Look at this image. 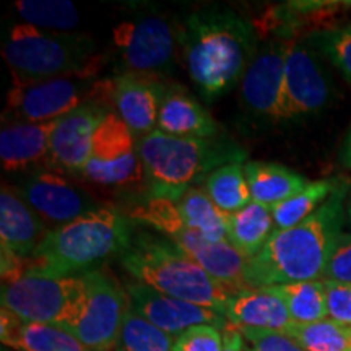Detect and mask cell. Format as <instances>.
Here are the masks:
<instances>
[{"instance_id": "obj_1", "label": "cell", "mask_w": 351, "mask_h": 351, "mask_svg": "<svg viewBox=\"0 0 351 351\" xmlns=\"http://www.w3.org/2000/svg\"><path fill=\"white\" fill-rule=\"evenodd\" d=\"M187 72L202 99L212 103L243 80L258 51V34L228 7H204L178 28Z\"/></svg>"}, {"instance_id": "obj_2", "label": "cell", "mask_w": 351, "mask_h": 351, "mask_svg": "<svg viewBox=\"0 0 351 351\" xmlns=\"http://www.w3.org/2000/svg\"><path fill=\"white\" fill-rule=\"evenodd\" d=\"M350 182L340 179L333 194L304 221L276 230L256 257L245 263V288L324 280L328 257L345 221Z\"/></svg>"}, {"instance_id": "obj_3", "label": "cell", "mask_w": 351, "mask_h": 351, "mask_svg": "<svg viewBox=\"0 0 351 351\" xmlns=\"http://www.w3.org/2000/svg\"><path fill=\"white\" fill-rule=\"evenodd\" d=\"M135 231L132 219L103 205L67 225L47 231L36 252L28 258V275L78 276L95 270L104 258L129 247Z\"/></svg>"}, {"instance_id": "obj_4", "label": "cell", "mask_w": 351, "mask_h": 351, "mask_svg": "<svg viewBox=\"0 0 351 351\" xmlns=\"http://www.w3.org/2000/svg\"><path fill=\"white\" fill-rule=\"evenodd\" d=\"M121 265L135 282L225 317L228 302L234 296L173 241L150 231L135 232L129 247L121 254Z\"/></svg>"}, {"instance_id": "obj_5", "label": "cell", "mask_w": 351, "mask_h": 351, "mask_svg": "<svg viewBox=\"0 0 351 351\" xmlns=\"http://www.w3.org/2000/svg\"><path fill=\"white\" fill-rule=\"evenodd\" d=\"M138 153L150 197L173 202L215 169L244 163L245 158L243 148L228 137H174L158 129L138 140Z\"/></svg>"}, {"instance_id": "obj_6", "label": "cell", "mask_w": 351, "mask_h": 351, "mask_svg": "<svg viewBox=\"0 0 351 351\" xmlns=\"http://www.w3.org/2000/svg\"><path fill=\"white\" fill-rule=\"evenodd\" d=\"M2 56L12 72L13 86L51 78H95L104 62L90 36L49 32L28 23H16L8 32Z\"/></svg>"}, {"instance_id": "obj_7", "label": "cell", "mask_w": 351, "mask_h": 351, "mask_svg": "<svg viewBox=\"0 0 351 351\" xmlns=\"http://www.w3.org/2000/svg\"><path fill=\"white\" fill-rule=\"evenodd\" d=\"M132 221L152 228L165 236L166 239L181 247L189 257L217 282L238 295L245 288V263L247 261L228 243H212L199 232L191 230L182 221L176 202L168 199L150 197L142 204L134 205L129 212Z\"/></svg>"}, {"instance_id": "obj_8", "label": "cell", "mask_w": 351, "mask_h": 351, "mask_svg": "<svg viewBox=\"0 0 351 351\" xmlns=\"http://www.w3.org/2000/svg\"><path fill=\"white\" fill-rule=\"evenodd\" d=\"M112 78L65 77L12 86L2 122H51L83 104L99 103L112 111Z\"/></svg>"}, {"instance_id": "obj_9", "label": "cell", "mask_w": 351, "mask_h": 351, "mask_svg": "<svg viewBox=\"0 0 351 351\" xmlns=\"http://www.w3.org/2000/svg\"><path fill=\"white\" fill-rule=\"evenodd\" d=\"M85 291L75 315L62 327L88 351H116L129 296L121 285L103 270L83 274Z\"/></svg>"}, {"instance_id": "obj_10", "label": "cell", "mask_w": 351, "mask_h": 351, "mask_svg": "<svg viewBox=\"0 0 351 351\" xmlns=\"http://www.w3.org/2000/svg\"><path fill=\"white\" fill-rule=\"evenodd\" d=\"M85 282L83 276L26 275L19 282L2 285V307L25 322L64 327L75 315Z\"/></svg>"}, {"instance_id": "obj_11", "label": "cell", "mask_w": 351, "mask_h": 351, "mask_svg": "<svg viewBox=\"0 0 351 351\" xmlns=\"http://www.w3.org/2000/svg\"><path fill=\"white\" fill-rule=\"evenodd\" d=\"M80 178L98 186L116 189L145 184L137 138L114 111L104 117L96 130L90 158Z\"/></svg>"}, {"instance_id": "obj_12", "label": "cell", "mask_w": 351, "mask_h": 351, "mask_svg": "<svg viewBox=\"0 0 351 351\" xmlns=\"http://www.w3.org/2000/svg\"><path fill=\"white\" fill-rule=\"evenodd\" d=\"M112 39L121 51L125 73L165 80L173 67L178 29L161 16L122 21L114 28Z\"/></svg>"}, {"instance_id": "obj_13", "label": "cell", "mask_w": 351, "mask_h": 351, "mask_svg": "<svg viewBox=\"0 0 351 351\" xmlns=\"http://www.w3.org/2000/svg\"><path fill=\"white\" fill-rule=\"evenodd\" d=\"M16 192L49 230L64 226L103 205L69 178L49 168L26 173L16 184Z\"/></svg>"}, {"instance_id": "obj_14", "label": "cell", "mask_w": 351, "mask_h": 351, "mask_svg": "<svg viewBox=\"0 0 351 351\" xmlns=\"http://www.w3.org/2000/svg\"><path fill=\"white\" fill-rule=\"evenodd\" d=\"M333 101V83L306 39L289 43L285 62V121L317 116Z\"/></svg>"}, {"instance_id": "obj_15", "label": "cell", "mask_w": 351, "mask_h": 351, "mask_svg": "<svg viewBox=\"0 0 351 351\" xmlns=\"http://www.w3.org/2000/svg\"><path fill=\"white\" fill-rule=\"evenodd\" d=\"M291 41L270 38L258 46L239 86L243 111L274 124L285 121V62Z\"/></svg>"}, {"instance_id": "obj_16", "label": "cell", "mask_w": 351, "mask_h": 351, "mask_svg": "<svg viewBox=\"0 0 351 351\" xmlns=\"http://www.w3.org/2000/svg\"><path fill=\"white\" fill-rule=\"evenodd\" d=\"M111 109L99 103L83 104L57 119L51 137L47 168L65 176H82L91 153L93 137Z\"/></svg>"}, {"instance_id": "obj_17", "label": "cell", "mask_w": 351, "mask_h": 351, "mask_svg": "<svg viewBox=\"0 0 351 351\" xmlns=\"http://www.w3.org/2000/svg\"><path fill=\"white\" fill-rule=\"evenodd\" d=\"M125 291L129 296V304L135 313L173 337L181 335L194 326L230 327L228 319L217 311L168 296L140 282L129 283Z\"/></svg>"}, {"instance_id": "obj_18", "label": "cell", "mask_w": 351, "mask_h": 351, "mask_svg": "<svg viewBox=\"0 0 351 351\" xmlns=\"http://www.w3.org/2000/svg\"><path fill=\"white\" fill-rule=\"evenodd\" d=\"M166 90L165 80L155 77L124 72L112 78V111L135 138L140 140L155 130Z\"/></svg>"}, {"instance_id": "obj_19", "label": "cell", "mask_w": 351, "mask_h": 351, "mask_svg": "<svg viewBox=\"0 0 351 351\" xmlns=\"http://www.w3.org/2000/svg\"><path fill=\"white\" fill-rule=\"evenodd\" d=\"M56 122H2L0 161L3 171L26 174L47 168Z\"/></svg>"}, {"instance_id": "obj_20", "label": "cell", "mask_w": 351, "mask_h": 351, "mask_svg": "<svg viewBox=\"0 0 351 351\" xmlns=\"http://www.w3.org/2000/svg\"><path fill=\"white\" fill-rule=\"evenodd\" d=\"M43 219L21 199L15 187L2 184L0 191V249L32 258L46 238Z\"/></svg>"}, {"instance_id": "obj_21", "label": "cell", "mask_w": 351, "mask_h": 351, "mask_svg": "<svg viewBox=\"0 0 351 351\" xmlns=\"http://www.w3.org/2000/svg\"><path fill=\"white\" fill-rule=\"evenodd\" d=\"M156 129L174 137L215 138L219 125L187 88L174 83L166 90Z\"/></svg>"}, {"instance_id": "obj_22", "label": "cell", "mask_w": 351, "mask_h": 351, "mask_svg": "<svg viewBox=\"0 0 351 351\" xmlns=\"http://www.w3.org/2000/svg\"><path fill=\"white\" fill-rule=\"evenodd\" d=\"M226 319L234 328L278 332H285L293 324L287 304L271 287L244 289L232 296L226 307Z\"/></svg>"}, {"instance_id": "obj_23", "label": "cell", "mask_w": 351, "mask_h": 351, "mask_svg": "<svg viewBox=\"0 0 351 351\" xmlns=\"http://www.w3.org/2000/svg\"><path fill=\"white\" fill-rule=\"evenodd\" d=\"M0 339L3 345L19 351H88L62 327L25 322L3 307L0 313Z\"/></svg>"}, {"instance_id": "obj_24", "label": "cell", "mask_w": 351, "mask_h": 351, "mask_svg": "<svg viewBox=\"0 0 351 351\" xmlns=\"http://www.w3.org/2000/svg\"><path fill=\"white\" fill-rule=\"evenodd\" d=\"M244 174L252 200L269 208L288 200L309 184L296 171L267 161H245Z\"/></svg>"}, {"instance_id": "obj_25", "label": "cell", "mask_w": 351, "mask_h": 351, "mask_svg": "<svg viewBox=\"0 0 351 351\" xmlns=\"http://www.w3.org/2000/svg\"><path fill=\"white\" fill-rule=\"evenodd\" d=\"M275 231L271 208L251 202L234 213H226V238L232 247L251 261L262 251Z\"/></svg>"}, {"instance_id": "obj_26", "label": "cell", "mask_w": 351, "mask_h": 351, "mask_svg": "<svg viewBox=\"0 0 351 351\" xmlns=\"http://www.w3.org/2000/svg\"><path fill=\"white\" fill-rule=\"evenodd\" d=\"M186 226L212 243H226V213L210 200L204 189L192 187L176 200Z\"/></svg>"}, {"instance_id": "obj_27", "label": "cell", "mask_w": 351, "mask_h": 351, "mask_svg": "<svg viewBox=\"0 0 351 351\" xmlns=\"http://www.w3.org/2000/svg\"><path fill=\"white\" fill-rule=\"evenodd\" d=\"M202 189L223 213H234L254 202L244 174V163H230L215 169Z\"/></svg>"}, {"instance_id": "obj_28", "label": "cell", "mask_w": 351, "mask_h": 351, "mask_svg": "<svg viewBox=\"0 0 351 351\" xmlns=\"http://www.w3.org/2000/svg\"><path fill=\"white\" fill-rule=\"evenodd\" d=\"M285 301L295 324H313L328 319L327 289L324 280L271 287Z\"/></svg>"}, {"instance_id": "obj_29", "label": "cell", "mask_w": 351, "mask_h": 351, "mask_svg": "<svg viewBox=\"0 0 351 351\" xmlns=\"http://www.w3.org/2000/svg\"><path fill=\"white\" fill-rule=\"evenodd\" d=\"M339 182L340 179H320V181L309 182L301 192L289 197L282 204L275 205L271 208L275 231L288 230V228H293L298 223L304 221L333 194Z\"/></svg>"}, {"instance_id": "obj_30", "label": "cell", "mask_w": 351, "mask_h": 351, "mask_svg": "<svg viewBox=\"0 0 351 351\" xmlns=\"http://www.w3.org/2000/svg\"><path fill=\"white\" fill-rule=\"evenodd\" d=\"M15 10L23 23L49 32H72L80 23L77 7L67 0H20Z\"/></svg>"}, {"instance_id": "obj_31", "label": "cell", "mask_w": 351, "mask_h": 351, "mask_svg": "<svg viewBox=\"0 0 351 351\" xmlns=\"http://www.w3.org/2000/svg\"><path fill=\"white\" fill-rule=\"evenodd\" d=\"M285 333L306 351H351V327L330 317L313 324L293 322Z\"/></svg>"}, {"instance_id": "obj_32", "label": "cell", "mask_w": 351, "mask_h": 351, "mask_svg": "<svg viewBox=\"0 0 351 351\" xmlns=\"http://www.w3.org/2000/svg\"><path fill=\"white\" fill-rule=\"evenodd\" d=\"M174 337L143 319L129 304L116 351H173Z\"/></svg>"}, {"instance_id": "obj_33", "label": "cell", "mask_w": 351, "mask_h": 351, "mask_svg": "<svg viewBox=\"0 0 351 351\" xmlns=\"http://www.w3.org/2000/svg\"><path fill=\"white\" fill-rule=\"evenodd\" d=\"M319 54L326 56L351 85V26H328L304 38Z\"/></svg>"}, {"instance_id": "obj_34", "label": "cell", "mask_w": 351, "mask_h": 351, "mask_svg": "<svg viewBox=\"0 0 351 351\" xmlns=\"http://www.w3.org/2000/svg\"><path fill=\"white\" fill-rule=\"evenodd\" d=\"M225 333L215 326H194L176 337L173 351H223Z\"/></svg>"}, {"instance_id": "obj_35", "label": "cell", "mask_w": 351, "mask_h": 351, "mask_svg": "<svg viewBox=\"0 0 351 351\" xmlns=\"http://www.w3.org/2000/svg\"><path fill=\"white\" fill-rule=\"evenodd\" d=\"M238 330L251 346L249 351H306L285 332L261 330V328H238Z\"/></svg>"}, {"instance_id": "obj_36", "label": "cell", "mask_w": 351, "mask_h": 351, "mask_svg": "<svg viewBox=\"0 0 351 351\" xmlns=\"http://www.w3.org/2000/svg\"><path fill=\"white\" fill-rule=\"evenodd\" d=\"M324 280L351 285V232H341L337 239L328 257Z\"/></svg>"}, {"instance_id": "obj_37", "label": "cell", "mask_w": 351, "mask_h": 351, "mask_svg": "<svg viewBox=\"0 0 351 351\" xmlns=\"http://www.w3.org/2000/svg\"><path fill=\"white\" fill-rule=\"evenodd\" d=\"M326 289L328 317L351 327V285L326 282Z\"/></svg>"}, {"instance_id": "obj_38", "label": "cell", "mask_w": 351, "mask_h": 351, "mask_svg": "<svg viewBox=\"0 0 351 351\" xmlns=\"http://www.w3.org/2000/svg\"><path fill=\"white\" fill-rule=\"evenodd\" d=\"M223 351H245V340L238 328L228 327L225 330V350Z\"/></svg>"}, {"instance_id": "obj_39", "label": "cell", "mask_w": 351, "mask_h": 351, "mask_svg": "<svg viewBox=\"0 0 351 351\" xmlns=\"http://www.w3.org/2000/svg\"><path fill=\"white\" fill-rule=\"evenodd\" d=\"M341 163H343L345 168L351 169V127L346 134L343 148H341Z\"/></svg>"}, {"instance_id": "obj_40", "label": "cell", "mask_w": 351, "mask_h": 351, "mask_svg": "<svg viewBox=\"0 0 351 351\" xmlns=\"http://www.w3.org/2000/svg\"><path fill=\"white\" fill-rule=\"evenodd\" d=\"M348 215H350V218H351V195H350V200H348Z\"/></svg>"}]
</instances>
